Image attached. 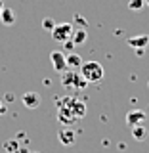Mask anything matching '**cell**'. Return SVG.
Wrapping results in <instances>:
<instances>
[{
	"label": "cell",
	"instance_id": "1",
	"mask_svg": "<svg viewBox=\"0 0 149 153\" xmlns=\"http://www.w3.org/2000/svg\"><path fill=\"white\" fill-rule=\"evenodd\" d=\"M86 115V105L80 102L76 96H67V98L59 100V109H57V117L63 126H69L76 121H80Z\"/></svg>",
	"mask_w": 149,
	"mask_h": 153
},
{
	"label": "cell",
	"instance_id": "2",
	"mask_svg": "<svg viewBox=\"0 0 149 153\" xmlns=\"http://www.w3.org/2000/svg\"><path fill=\"white\" fill-rule=\"evenodd\" d=\"M79 69H80V75L84 76V80L88 84L90 82H102L103 80L105 71H103L102 63H98V61H82V65Z\"/></svg>",
	"mask_w": 149,
	"mask_h": 153
},
{
	"label": "cell",
	"instance_id": "3",
	"mask_svg": "<svg viewBox=\"0 0 149 153\" xmlns=\"http://www.w3.org/2000/svg\"><path fill=\"white\" fill-rule=\"evenodd\" d=\"M61 84L63 88L71 90V92H76V90L86 88V80L80 73H75V71H63V76H61Z\"/></svg>",
	"mask_w": 149,
	"mask_h": 153
},
{
	"label": "cell",
	"instance_id": "4",
	"mask_svg": "<svg viewBox=\"0 0 149 153\" xmlns=\"http://www.w3.org/2000/svg\"><path fill=\"white\" fill-rule=\"evenodd\" d=\"M50 33L56 42H67V40H71V35H73V25L71 23H57Z\"/></svg>",
	"mask_w": 149,
	"mask_h": 153
},
{
	"label": "cell",
	"instance_id": "5",
	"mask_svg": "<svg viewBox=\"0 0 149 153\" xmlns=\"http://www.w3.org/2000/svg\"><path fill=\"white\" fill-rule=\"evenodd\" d=\"M50 61H52V65H54L56 71H59V73L67 71V59H65V54H63V52L54 50L50 54Z\"/></svg>",
	"mask_w": 149,
	"mask_h": 153
},
{
	"label": "cell",
	"instance_id": "6",
	"mask_svg": "<svg viewBox=\"0 0 149 153\" xmlns=\"http://www.w3.org/2000/svg\"><path fill=\"white\" fill-rule=\"evenodd\" d=\"M145 123V113L142 109H132V111L126 113V124L128 126H140V124Z\"/></svg>",
	"mask_w": 149,
	"mask_h": 153
},
{
	"label": "cell",
	"instance_id": "7",
	"mask_svg": "<svg viewBox=\"0 0 149 153\" xmlns=\"http://www.w3.org/2000/svg\"><path fill=\"white\" fill-rule=\"evenodd\" d=\"M21 103L27 109H36L40 105V96H38V92H25L21 96Z\"/></svg>",
	"mask_w": 149,
	"mask_h": 153
},
{
	"label": "cell",
	"instance_id": "8",
	"mask_svg": "<svg viewBox=\"0 0 149 153\" xmlns=\"http://www.w3.org/2000/svg\"><path fill=\"white\" fill-rule=\"evenodd\" d=\"M0 21H2L4 25H13V23H16V12H13L12 8L4 6L2 13H0Z\"/></svg>",
	"mask_w": 149,
	"mask_h": 153
},
{
	"label": "cell",
	"instance_id": "9",
	"mask_svg": "<svg viewBox=\"0 0 149 153\" xmlns=\"http://www.w3.org/2000/svg\"><path fill=\"white\" fill-rule=\"evenodd\" d=\"M86 38H88V33H86V29H73V35H71V40H73V44H82L86 42Z\"/></svg>",
	"mask_w": 149,
	"mask_h": 153
},
{
	"label": "cell",
	"instance_id": "10",
	"mask_svg": "<svg viewBox=\"0 0 149 153\" xmlns=\"http://www.w3.org/2000/svg\"><path fill=\"white\" fill-rule=\"evenodd\" d=\"M147 44H149V36H147V35L128 38V46H132V48H145Z\"/></svg>",
	"mask_w": 149,
	"mask_h": 153
},
{
	"label": "cell",
	"instance_id": "11",
	"mask_svg": "<svg viewBox=\"0 0 149 153\" xmlns=\"http://www.w3.org/2000/svg\"><path fill=\"white\" fill-rule=\"evenodd\" d=\"M57 136H59V142L63 143V146H73L75 143V132L73 130H59V134H57Z\"/></svg>",
	"mask_w": 149,
	"mask_h": 153
},
{
	"label": "cell",
	"instance_id": "12",
	"mask_svg": "<svg viewBox=\"0 0 149 153\" xmlns=\"http://www.w3.org/2000/svg\"><path fill=\"white\" fill-rule=\"evenodd\" d=\"M65 59H67V67H71V69H79L82 65V57L79 54H69L65 56Z\"/></svg>",
	"mask_w": 149,
	"mask_h": 153
},
{
	"label": "cell",
	"instance_id": "13",
	"mask_svg": "<svg viewBox=\"0 0 149 153\" xmlns=\"http://www.w3.org/2000/svg\"><path fill=\"white\" fill-rule=\"evenodd\" d=\"M132 136H134V140L143 142L145 136H147V128L143 126V124H140V126H132Z\"/></svg>",
	"mask_w": 149,
	"mask_h": 153
},
{
	"label": "cell",
	"instance_id": "14",
	"mask_svg": "<svg viewBox=\"0 0 149 153\" xmlns=\"http://www.w3.org/2000/svg\"><path fill=\"white\" fill-rule=\"evenodd\" d=\"M4 149L10 151V153H19L21 149H19V143L16 140H8L6 143H4Z\"/></svg>",
	"mask_w": 149,
	"mask_h": 153
},
{
	"label": "cell",
	"instance_id": "15",
	"mask_svg": "<svg viewBox=\"0 0 149 153\" xmlns=\"http://www.w3.org/2000/svg\"><path fill=\"white\" fill-rule=\"evenodd\" d=\"M143 6H145V0H130L128 2V8L130 10H142Z\"/></svg>",
	"mask_w": 149,
	"mask_h": 153
},
{
	"label": "cell",
	"instance_id": "16",
	"mask_svg": "<svg viewBox=\"0 0 149 153\" xmlns=\"http://www.w3.org/2000/svg\"><path fill=\"white\" fill-rule=\"evenodd\" d=\"M54 25H56V23L54 21H52V19H44V21H42V27H44L46 29V31H52V29H54Z\"/></svg>",
	"mask_w": 149,
	"mask_h": 153
},
{
	"label": "cell",
	"instance_id": "17",
	"mask_svg": "<svg viewBox=\"0 0 149 153\" xmlns=\"http://www.w3.org/2000/svg\"><path fill=\"white\" fill-rule=\"evenodd\" d=\"M6 113H8V107H6V105H4L2 102H0V117H4Z\"/></svg>",
	"mask_w": 149,
	"mask_h": 153
},
{
	"label": "cell",
	"instance_id": "18",
	"mask_svg": "<svg viewBox=\"0 0 149 153\" xmlns=\"http://www.w3.org/2000/svg\"><path fill=\"white\" fill-rule=\"evenodd\" d=\"M63 44H65V48H67V50H73V48H75L73 40H67V42H63Z\"/></svg>",
	"mask_w": 149,
	"mask_h": 153
},
{
	"label": "cell",
	"instance_id": "19",
	"mask_svg": "<svg viewBox=\"0 0 149 153\" xmlns=\"http://www.w3.org/2000/svg\"><path fill=\"white\" fill-rule=\"evenodd\" d=\"M2 10H4V2L0 0V13H2Z\"/></svg>",
	"mask_w": 149,
	"mask_h": 153
},
{
	"label": "cell",
	"instance_id": "20",
	"mask_svg": "<svg viewBox=\"0 0 149 153\" xmlns=\"http://www.w3.org/2000/svg\"><path fill=\"white\" fill-rule=\"evenodd\" d=\"M145 4H147V6H149V0H145Z\"/></svg>",
	"mask_w": 149,
	"mask_h": 153
},
{
	"label": "cell",
	"instance_id": "21",
	"mask_svg": "<svg viewBox=\"0 0 149 153\" xmlns=\"http://www.w3.org/2000/svg\"><path fill=\"white\" fill-rule=\"evenodd\" d=\"M29 153H38V151H29Z\"/></svg>",
	"mask_w": 149,
	"mask_h": 153
},
{
	"label": "cell",
	"instance_id": "22",
	"mask_svg": "<svg viewBox=\"0 0 149 153\" xmlns=\"http://www.w3.org/2000/svg\"><path fill=\"white\" fill-rule=\"evenodd\" d=\"M147 86H149V80H147Z\"/></svg>",
	"mask_w": 149,
	"mask_h": 153
}]
</instances>
